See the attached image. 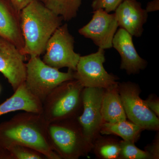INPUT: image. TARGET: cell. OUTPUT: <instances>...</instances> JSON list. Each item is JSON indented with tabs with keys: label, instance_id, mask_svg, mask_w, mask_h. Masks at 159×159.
<instances>
[{
	"label": "cell",
	"instance_id": "obj_1",
	"mask_svg": "<svg viewBox=\"0 0 159 159\" xmlns=\"http://www.w3.org/2000/svg\"><path fill=\"white\" fill-rule=\"evenodd\" d=\"M48 123L42 114L25 111L0 123V149L19 145L37 151L48 159H61L52 149Z\"/></svg>",
	"mask_w": 159,
	"mask_h": 159
},
{
	"label": "cell",
	"instance_id": "obj_2",
	"mask_svg": "<svg viewBox=\"0 0 159 159\" xmlns=\"http://www.w3.org/2000/svg\"><path fill=\"white\" fill-rule=\"evenodd\" d=\"M20 15L25 42L23 54L39 57L45 51L51 35L61 25L62 18L38 0H31L20 11Z\"/></svg>",
	"mask_w": 159,
	"mask_h": 159
},
{
	"label": "cell",
	"instance_id": "obj_3",
	"mask_svg": "<svg viewBox=\"0 0 159 159\" xmlns=\"http://www.w3.org/2000/svg\"><path fill=\"white\" fill-rule=\"evenodd\" d=\"M83 86L75 79L54 89L43 102L42 114L48 123L77 118L82 110Z\"/></svg>",
	"mask_w": 159,
	"mask_h": 159
},
{
	"label": "cell",
	"instance_id": "obj_4",
	"mask_svg": "<svg viewBox=\"0 0 159 159\" xmlns=\"http://www.w3.org/2000/svg\"><path fill=\"white\" fill-rule=\"evenodd\" d=\"M47 130L52 149L61 159H77L92 150L93 144L83 134L76 118L48 123Z\"/></svg>",
	"mask_w": 159,
	"mask_h": 159
},
{
	"label": "cell",
	"instance_id": "obj_5",
	"mask_svg": "<svg viewBox=\"0 0 159 159\" xmlns=\"http://www.w3.org/2000/svg\"><path fill=\"white\" fill-rule=\"evenodd\" d=\"M74 79V71L66 73L46 64L38 56H30L26 63V86L42 102L51 91L61 84Z\"/></svg>",
	"mask_w": 159,
	"mask_h": 159
},
{
	"label": "cell",
	"instance_id": "obj_6",
	"mask_svg": "<svg viewBox=\"0 0 159 159\" xmlns=\"http://www.w3.org/2000/svg\"><path fill=\"white\" fill-rule=\"evenodd\" d=\"M74 38L66 24L61 25L51 35L46 45L43 61L59 70L67 67L76 70L80 55L74 51Z\"/></svg>",
	"mask_w": 159,
	"mask_h": 159
},
{
	"label": "cell",
	"instance_id": "obj_7",
	"mask_svg": "<svg viewBox=\"0 0 159 159\" xmlns=\"http://www.w3.org/2000/svg\"><path fill=\"white\" fill-rule=\"evenodd\" d=\"M118 89L125 115L130 122L144 129L158 130L159 118L141 99L139 86L131 82L119 83Z\"/></svg>",
	"mask_w": 159,
	"mask_h": 159
},
{
	"label": "cell",
	"instance_id": "obj_8",
	"mask_svg": "<svg viewBox=\"0 0 159 159\" xmlns=\"http://www.w3.org/2000/svg\"><path fill=\"white\" fill-rule=\"evenodd\" d=\"M105 50L99 48L96 53L80 56L74 78L84 88L108 89L118 83V77L107 72L103 67Z\"/></svg>",
	"mask_w": 159,
	"mask_h": 159
},
{
	"label": "cell",
	"instance_id": "obj_9",
	"mask_svg": "<svg viewBox=\"0 0 159 159\" xmlns=\"http://www.w3.org/2000/svg\"><path fill=\"white\" fill-rule=\"evenodd\" d=\"M104 89L84 88L83 90L82 112L76 119L83 134L92 143L99 135L102 123L101 109Z\"/></svg>",
	"mask_w": 159,
	"mask_h": 159
},
{
	"label": "cell",
	"instance_id": "obj_10",
	"mask_svg": "<svg viewBox=\"0 0 159 159\" xmlns=\"http://www.w3.org/2000/svg\"><path fill=\"white\" fill-rule=\"evenodd\" d=\"M93 13L88 24L79 29V34L92 40L99 48H111L119 27L115 13L109 14L102 9L94 10Z\"/></svg>",
	"mask_w": 159,
	"mask_h": 159
},
{
	"label": "cell",
	"instance_id": "obj_11",
	"mask_svg": "<svg viewBox=\"0 0 159 159\" xmlns=\"http://www.w3.org/2000/svg\"><path fill=\"white\" fill-rule=\"evenodd\" d=\"M26 56L13 43L0 36V73L14 92L25 81Z\"/></svg>",
	"mask_w": 159,
	"mask_h": 159
},
{
	"label": "cell",
	"instance_id": "obj_12",
	"mask_svg": "<svg viewBox=\"0 0 159 159\" xmlns=\"http://www.w3.org/2000/svg\"><path fill=\"white\" fill-rule=\"evenodd\" d=\"M148 13L137 0H123L115 10V14L119 27L132 36L139 37L144 31Z\"/></svg>",
	"mask_w": 159,
	"mask_h": 159
},
{
	"label": "cell",
	"instance_id": "obj_13",
	"mask_svg": "<svg viewBox=\"0 0 159 159\" xmlns=\"http://www.w3.org/2000/svg\"><path fill=\"white\" fill-rule=\"evenodd\" d=\"M112 47L121 56L120 69L125 70L129 75L138 74L147 66V61L139 56L136 50L132 36L124 29L120 28L116 32Z\"/></svg>",
	"mask_w": 159,
	"mask_h": 159
},
{
	"label": "cell",
	"instance_id": "obj_14",
	"mask_svg": "<svg viewBox=\"0 0 159 159\" xmlns=\"http://www.w3.org/2000/svg\"><path fill=\"white\" fill-rule=\"evenodd\" d=\"M20 13L7 0H0V36L13 43L22 53L25 42Z\"/></svg>",
	"mask_w": 159,
	"mask_h": 159
},
{
	"label": "cell",
	"instance_id": "obj_15",
	"mask_svg": "<svg viewBox=\"0 0 159 159\" xmlns=\"http://www.w3.org/2000/svg\"><path fill=\"white\" fill-rule=\"evenodd\" d=\"M42 102L31 93L25 82L12 96L0 104V116L18 111L42 114Z\"/></svg>",
	"mask_w": 159,
	"mask_h": 159
},
{
	"label": "cell",
	"instance_id": "obj_16",
	"mask_svg": "<svg viewBox=\"0 0 159 159\" xmlns=\"http://www.w3.org/2000/svg\"><path fill=\"white\" fill-rule=\"evenodd\" d=\"M118 83L104 89L101 109L102 123H114L127 119L119 95Z\"/></svg>",
	"mask_w": 159,
	"mask_h": 159
},
{
	"label": "cell",
	"instance_id": "obj_17",
	"mask_svg": "<svg viewBox=\"0 0 159 159\" xmlns=\"http://www.w3.org/2000/svg\"><path fill=\"white\" fill-rule=\"evenodd\" d=\"M144 130L145 129L141 126L126 120L114 123L103 122L100 128V134L115 135L121 137L125 141L135 142Z\"/></svg>",
	"mask_w": 159,
	"mask_h": 159
},
{
	"label": "cell",
	"instance_id": "obj_18",
	"mask_svg": "<svg viewBox=\"0 0 159 159\" xmlns=\"http://www.w3.org/2000/svg\"><path fill=\"white\" fill-rule=\"evenodd\" d=\"M63 20L69 21L77 16L81 0H38Z\"/></svg>",
	"mask_w": 159,
	"mask_h": 159
},
{
	"label": "cell",
	"instance_id": "obj_19",
	"mask_svg": "<svg viewBox=\"0 0 159 159\" xmlns=\"http://www.w3.org/2000/svg\"><path fill=\"white\" fill-rule=\"evenodd\" d=\"M92 143V150L97 157L102 159H119L120 141L117 139L99 135Z\"/></svg>",
	"mask_w": 159,
	"mask_h": 159
},
{
	"label": "cell",
	"instance_id": "obj_20",
	"mask_svg": "<svg viewBox=\"0 0 159 159\" xmlns=\"http://www.w3.org/2000/svg\"><path fill=\"white\" fill-rule=\"evenodd\" d=\"M134 143L125 140L120 141L119 159H152L147 152L139 149Z\"/></svg>",
	"mask_w": 159,
	"mask_h": 159
},
{
	"label": "cell",
	"instance_id": "obj_21",
	"mask_svg": "<svg viewBox=\"0 0 159 159\" xmlns=\"http://www.w3.org/2000/svg\"><path fill=\"white\" fill-rule=\"evenodd\" d=\"M123 0H93L92 4L93 10L104 9L107 12L114 11Z\"/></svg>",
	"mask_w": 159,
	"mask_h": 159
},
{
	"label": "cell",
	"instance_id": "obj_22",
	"mask_svg": "<svg viewBox=\"0 0 159 159\" xmlns=\"http://www.w3.org/2000/svg\"><path fill=\"white\" fill-rule=\"evenodd\" d=\"M159 134L156 136L152 144L146 146L145 150L152 157V159L159 158Z\"/></svg>",
	"mask_w": 159,
	"mask_h": 159
},
{
	"label": "cell",
	"instance_id": "obj_23",
	"mask_svg": "<svg viewBox=\"0 0 159 159\" xmlns=\"http://www.w3.org/2000/svg\"><path fill=\"white\" fill-rule=\"evenodd\" d=\"M148 108L159 117V100L158 98L151 95L146 100H144Z\"/></svg>",
	"mask_w": 159,
	"mask_h": 159
},
{
	"label": "cell",
	"instance_id": "obj_24",
	"mask_svg": "<svg viewBox=\"0 0 159 159\" xmlns=\"http://www.w3.org/2000/svg\"><path fill=\"white\" fill-rule=\"evenodd\" d=\"M18 12H20L31 0H7Z\"/></svg>",
	"mask_w": 159,
	"mask_h": 159
},
{
	"label": "cell",
	"instance_id": "obj_25",
	"mask_svg": "<svg viewBox=\"0 0 159 159\" xmlns=\"http://www.w3.org/2000/svg\"><path fill=\"white\" fill-rule=\"evenodd\" d=\"M159 9V0H152L147 4L145 10L147 12L158 11Z\"/></svg>",
	"mask_w": 159,
	"mask_h": 159
},
{
	"label": "cell",
	"instance_id": "obj_26",
	"mask_svg": "<svg viewBox=\"0 0 159 159\" xmlns=\"http://www.w3.org/2000/svg\"><path fill=\"white\" fill-rule=\"evenodd\" d=\"M0 92H1V88H0Z\"/></svg>",
	"mask_w": 159,
	"mask_h": 159
}]
</instances>
